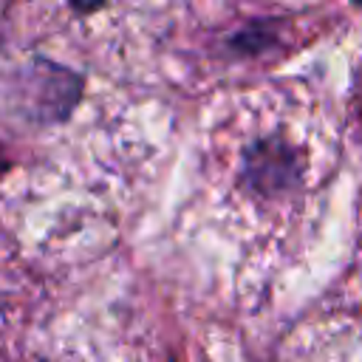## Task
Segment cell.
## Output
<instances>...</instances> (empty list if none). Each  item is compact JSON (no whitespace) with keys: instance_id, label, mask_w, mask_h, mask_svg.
<instances>
[{"instance_id":"1","label":"cell","mask_w":362,"mask_h":362,"mask_svg":"<svg viewBox=\"0 0 362 362\" xmlns=\"http://www.w3.org/2000/svg\"><path fill=\"white\" fill-rule=\"evenodd\" d=\"M88 76L45 54L0 71V122L14 130H54L74 119Z\"/></svg>"},{"instance_id":"2","label":"cell","mask_w":362,"mask_h":362,"mask_svg":"<svg viewBox=\"0 0 362 362\" xmlns=\"http://www.w3.org/2000/svg\"><path fill=\"white\" fill-rule=\"evenodd\" d=\"M305 167L308 161L300 144L280 133H266L243 147L240 184L263 201H283L303 189Z\"/></svg>"},{"instance_id":"3","label":"cell","mask_w":362,"mask_h":362,"mask_svg":"<svg viewBox=\"0 0 362 362\" xmlns=\"http://www.w3.org/2000/svg\"><path fill=\"white\" fill-rule=\"evenodd\" d=\"M280 28H283V20H269V17L249 20L232 37H226V48L235 51L238 57L266 54L274 45H280Z\"/></svg>"},{"instance_id":"4","label":"cell","mask_w":362,"mask_h":362,"mask_svg":"<svg viewBox=\"0 0 362 362\" xmlns=\"http://www.w3.org/2000/svg\"><path fill=\"white\" fill-rule=\"evenodd\" d=\"M65 6L71 8V14L76 17H90L96 11H102L107 6V0H65Z\"/></svg>"},{"instance_id":"5","label":"cell","mask_w":362,"mask_h":362,"mask_svg":"<svg viewBox=\"0 0 362 362\" xmlns=\"http://www.w3.org/2000/svg\"><path fill=\"white\" fill-rule=\"evenodd\" d=\"M11 167H14V161L8 158V153H6V144L0 141V178H3V175H8V173H11Z\"/></svg>"},{"instance_id":"6","label":"cell","mask_w":362,"mask_h":362,"mask_svg":"<svg viewBox=\"0 0 362 362\" xmlns=\"http://www.w3.org/2000/svg\"><path fill=\"white\" fill-rule=\"evenodd\" d=\"M351 3H354V6H362V0H351Z\"/></svg>"}]
</instances>
